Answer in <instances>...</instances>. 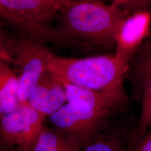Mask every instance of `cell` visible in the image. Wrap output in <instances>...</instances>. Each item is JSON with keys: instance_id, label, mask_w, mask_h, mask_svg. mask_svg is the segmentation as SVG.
I'll list each match as a JSON object with an SVG mask.
<instances>
[{"instance_id": "obj_1", "label": "cell", "mask_w": 151, "mask_h": 151, "mask_svg": "<svg viewBox=\"0 0 151 151\" xmlns=\"http://www.w3.org/2000/svg\"><path fill=\"white\" fill-rule=\"evenodd\" d=\"M127 17L118 6L100 0H77L60 11L55 27L67 47L115 46Z\"/></svg>"}, {"instance_id": "obj_2", "label": "cell", "mask_w": 151, "mask_h": 151, "mask_svg": "<svg viewBox=\"0 0 151 151\" xmlns=\"http://www.w3.org/2000/svg\"><path fill=\"white\" fill-rule=\"evenodd\" d=\"M128 67L115 55L71 58L54 55L48 67L61 82L101 92L124 108L128 98L124 87Z\"/></svg>"}, {"instance_id": "obj_3", "label": "cell", "mask_w": 151, "mask_h": 151, "mask_svg": "<svg viewBox=\"0 0 151 151\" xmlns=\"http://www.w3.org/2000/svg\"><path fill=\"white\" fill-rule=\"evenodd\" d=\"M63 6L47 0H0V17L40 43L65 47L52 22Z\"/></svg>"}, {"instance_id": "obj_4", "label": "cell", "mask_w": 151, "mask_h": 151, "mask_svg": "<svg viewBox=\"0 0 151 151\" xmlns=\"http://www.w3.org/2000/svg\"><path fill=\"white\" fill-rule=\"evenodd\" d=\"M6 47L19 72L20 104L27 103L34 87L54 55L45 45L24 35L6 38Z\"/></svg>"}, {"instance_id": "obj_5", "label": "cell", "mask_w": 151, "mask_h": 151, "mask_svg": "<svg viewBox=\"0 0 151 151\" xmlns=\"http://www.w3.org/2000/svg\"><path fill=\"white\" fill-rule=\"evenodd\" d=\"M112 113L66 103L48 118L53 129L82 150L101 133L104 125Z\"/></svg>"}, {"instance_id": "obj_6", "label": "cell", "mask_w": 151, "mask_h": 151, "mask_svg": "<svg viewBox=\"0 0 151 151\" xmlns=\"http://www.w3.org/2000/svg\"><path fill=\"white\" fill-rule=\"evenodd\" d=\"M150 17L139 12L127 17L119 30L115 43L116 58L128 67V65L147 35Z\"/></svg>"}, {"instance_id": "obj_7", "label": "cell", "mask_w": 151, "mask_h": 151, "mask_svg": "<svg viewBox=\"0 0 151 151\" xmlns=\"http://www.w3.org/2000/svg\"><path fill=\"white\" fill-rule=\"evenodd\" d=\"M66 103L64 87L48 70L38 80L27 101L32 108L47 117L57 111Z\"/></svg>"}, {"instance_id": "obj_8", "label": "cell", "mask_w": 151, "mask_h": 151, "mask_svg": "<svg viewBox=\"0 0 151 151\" xmlns=\"http://www.w3.org/2000/svg\"><path fill=\"white\" fill-rule=\"evenodd\" d=\"M27 133V121L21 105L15 111L0 116V148L29 151Z\"/></svg>"}, {"instance_id": "obj_9", "label": "cell", "mask_w": 151, "mask_h": 151, "mask_svg": "<svg viewBox=\"0 0 151 151\" xmlns=\"http://www.w3.org/2000/svg\"><path fill=\"white\" fill-rule=\"evenodd\" d=\"M61 83L65 88L67 103L113 113L122 109L111 97L103 92L67 83Z\"/></svg>"}, {"instance_id": "obj_10", "label": "cell", "mask_w": 151, "mask_h": 151, "mask_svg": "<svg viewBox=\"0 0 151 151\" xmlns=\"http://www.w3.org/2000/svg\"><path fill=\"white\" fill-rule=\"evenodd\" d=\"M133 94L140 99L142 90L151 80V39L140 45L128 65L127 73Z\"/></svg>"}, {"instance_id": "obj_11", "label": "cell", "mask_w": 151, "mask_h": 151, "mask_svg": "<svg viewBox=\"0 0 151 151\" xmlns=\"http://www.w3.org/2000/svg\"><path fill=\"white\" fill-rule=\"evenodd\" d=\"M20 106L18 76L8 63L0 60V116L15 111Z\"/></svg>"}, {"instance_id": "obj_12", "label": "cell", "mask_w": 151, "mask_h": 151, "mask_svg": "<svg viewBox=\"0 0 151 151\" xmlns=\"http://www.w3.org/2000/svg\"><path fill=\"white\" fill-rule=\"evenodd\" d=\"M81 149L58 131L44 127L32 151H81Z\"/></svg>"}, {"instance_id": "obj_13", "label": "cell", "mask_w": 151, "mask_h": 151, "mask_svg": "<svg viewBox=\"0 0 151 151\" xmlns=\"http://www.w3.org/2000/svg\"><path fill=\"white\" fill-rule=\"evenodd\" d=\"M140 100L142 105L140 116L131 142L140 138L151 128V80L143 87Z\"/></svg>"}, {"instance_id": "obj_14", "label": "cell", "mask_w": 151, "mask_h": 151, "mask_svg": "<svg viewBox=\"0 0 151 151\" xmlns=\"http://www.w3.org/2000/svg\"><path fill=\"white\" fill-rule=\"evenodd\" d=\"M81 151H129L119 136L101 133L83 147Z\"/></svg>"}, {"instance_id": "obj_15", "label": "cell", "mask_w": 151, "mask_h": 151, "mask_svg": "<svg viewBox=\"0 0 151 151\" xmlns=\"http://www.w3.org/2000/svg\"><path fill=\"white\" fill-rule=\"evenodd\" d=\"M129 151H151V128L137 140L131 142Z\"/></svg>"}, {"instance_id": "obj_16", "label": "cell", "mask_w": 151, "mask_h": 151, "mask_svg": "<svg viewBox=\"0 0 151 151\" xmlns=\"http://www.w3.org/2000/svg\"><path fill=\"white\" fill-rule=\"evenodd\" d=\"M0 60L8 63H12V58L9 53L6 44V38L4 36L0 27Z\"/></svg>"}, {"instance_id": "obj_17", "label": "cell", "mask_w": 151, "mask_h": 151, "mask_svg": "<svg viewBox=\"0 0 151 151\" xmlns=\"http://www.w3.org/2000/svg\"><path fill=\"white\" fill-rule=\"evenodd\" d=\"M47 1L52 2H53L55 4H59L60 5L65 6L67 5V4H70V2H72L75 1L77 0H47Z\"/></svg>"}, {"instance_id": "obj_18", "label": "cell", "mask_w": 151, "mask_h": 151, "mask_svg": "<svg viewBox=\"0 0 151 151\" xmlns=\"http://www.w3.org/2000/svg\"><path fill=\"white\" fill-rule=\"evenodd\" d=\"M113 2L112 4L113 5L119 6L120 5L126 4L127 2H129L130 1H132L133 0H113Z\"/></svg>"}, {"instance_id": "obj_19", "label": "cell", "mask_w": 151, "mask_h": 151, "mask_svg": "<svg viewBox=\"0 0 151 151\" xmlns=\"http://www.w3.org/2000/svg\"><path fill=\"white\" fill-rule=\"evenodd\" d=\"M0 151H20L15 148H0Z\"/></svg>"}, {"instance_id": "obj_20", "label": "cell", "mask_w": 151, "mask_h": 151, "mask_svg": "<svg viewBox=\"0 0 151 151\" xmlns=\"http://www.w3.org/2000/svg\"><path fill=\"white\" fill-rule=\"evenodd\" d=\"M148 38H150V39H151V34L149 35V37H148Z\"/></svg>"}]
</instances>
